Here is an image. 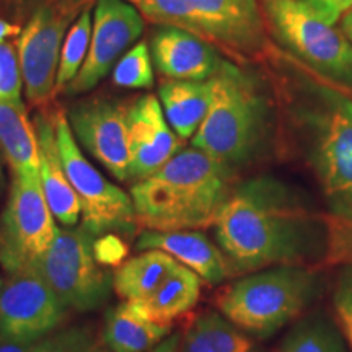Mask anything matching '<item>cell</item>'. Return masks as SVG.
<instances>
[{"label":"cell","mask_w":352,"mask_h":352,"mask_svg":"<svg viewBox=\"0 0 352 352\" xmlns=\"http://www.w3.org/2000/svg\"><path fill=\"white\" fill-rule=\"evenodd\" d=\"M305 2L310 3V6L320 13L321 19H324L328 21V23L334 25L333 12H331V2H329V0H305Z\"/></svg>","instance_id":"obj_32"},{"label":"cell","mask_w":352,"mask_h":352,"mask_svg":"<svg viewBox=\"0 0 352 352\" xmlns=\"http://www.w3.org/2000/svg\"><path fill=\"white\" fill-rule=\"evenodd\" d=\"M179 352H256V346L220 311L208 310L182 333Z\"/></svg>","instance_id":"obj_24"},{"label":"cell","mask_w":352,"mask_h":352,"mask_svg":"<svg viewBox=\"0 0 352 352\" xmlns=\"http://www.w3.org/2000/svg\"><path fill=\"white\" fill-rule=\"evenodd\" d=\"M126 2H132V3H134V6H138L139 0H126Z\"/></svg>","instance_id":"obj_39"},{"label":"cell","mask_w":352,"mask_h":352,"mask_svg":"<svg viewBox=\"0 0 352 352\" xmlns=\"http://www.w3.org/2000/svg\"><path fill=\"white\" fill-rule=\"evenodd\" d=\"M94 233L83 226L63 227L36 271L69 311H91L109 298L113 279L95 256Z\"/></svg>","instance_id":"obj_7"},{"label":"cell","mask_w":352,"mask_h":352,"mask_svg":"<svg viewBox=\"0 0 352 352\" xmlns=\"http://www.w3.org/2000/svg\"><path fill=\"white\" fill-rule=\"evenodd\" d=\"M315 165L334 217L352 223V101H338L324 118Z\"/></svg>","instance_id":"obj_14"},{"label":"cell","mask_w":352,"mask_h":352,"mask_svg":"<svg viewBox=\"0 0 352 352\" xmlns=\"http://www.w3.org/2000/svg\"><path fill=\"white\" fill-rule=\"evenodd\" d=\"M77 142L118 182H129L127 107L111 100H88L69 111Z\"/></svg>","instance_id":"obj_13"},{"label":"cell","mask_w":352,"mask_h":352,"mask_svg":"<svg viewBox=\"0 0 352 352\" xmlns=\"http://www.w3.org/2000/svg\"><path fill=\"white\" fill-rule=\"evenodd\" d=\"M39 139V179L47 206L63 227H77L82 217L80 201L70 184L60 160L56 139L54 116L39 113L34 118Z\"/></svg>","instance_id":"obj_18"},{"label":"cell","mask_w":352,"mask_h":352,"mask_svg":"<svg viewBox=\"0 0 352 352\" xmlns=\"http://www.w3.org/2000/svg\"><path fill=\"white\" fill-rule=\"evenodd\" d=\"M0 151L13 176L39 178V139L21 100H0Z\"/></svg>","instance_id":"obj_19"},{"label":"cell","mask_w":352,"mask_h":352,"mask_svg":"<svg viewBox=\"0 0 352 352\" xmlns=\"http://www.w3.org/2000/svg\"><path fill=\"white\" fill-rule=\"evenodd\" d=\"M21 87L19 52L12 43H0V100H21Z\"/></svg>","instance_id":"obj_28"},{"label":"cell","mask_w":352,"mask_h":352,"mask_svg":"<svg viewBox=\"0 0 352 352\" xmlns=\"http://www.w3.org/2000/svg\"><path fill=\"white\" fill-rule=\"evenodd\" d=\"M36 342L15 341L0 336V352H34Z\"/></svg>","instance_id":"obj_31"},{"label":"cell","mask_w":352,"mask_h":352,"mask_svg":"<svg viewBox=\"0 0 352 352\" xmlns=\"http://www.w3.org/2000/svg\"><path fill=\"white\" fill-rule=\"evenodd\" d=\"M178 261L162 250H145L127 259L113 276V289L121 300L148 297L178 267Z\"/></svg>","instance_id":"obj_23"},{"label":"cell","mask_w":352,"mask_h":352,"mask_svg":"<svg viewBox=\"0 0 352 352\" xmlns=\"http://www.w3.org/2000/svg\"><path fill=\"white\" fill-rule=\"evenodd\" d=\"M88 352H111V351H109L104 344H98V342L95 341L94 346L90 347V351H88Z\"/></svg>","instance_id":"obj_38"},{"label":"cell","mask_w":352,"mask_h":352,"mask_svg":"<svg viewBox=\"0 0 352 352\" xmlns=\"http://www.w3.org/2000/svg\"><path fill=\"white\" fill-rule=\"evenodd\" d=\"M279 352H346V346L331 321L310 316L287 334Z\"/></svg>","instance_id":"obj_25"},{"label":"cell","mask_w":352,"mask_h":352,"mask_svg":"<svg viewBox=\"0 0 352 352\" xmlns=\"http://www.w3.org/2000/svg\"><path fill=\"white\" fill-rule=\"evenodd\" d=\"M235 274L298 264L321 250L315 220L283 184L258 178L232 191L215 222Z\"/></svg>","instance_id":"obj_1"},{"label":"cell","mask_w":352,"mask_h":352,"mask_svg":"<svg viewBox=\"0 0 352 352\" xmlns=\"http://www.w3.org/2000/svg\"><path fill=\"white\" fill-rule=\"evenodd\" d=\"M212 80V101L192 147L228 166L243 164L256 152L266 131V104L254 82L223 60Z\"/></svg>","instance_id":"obj_4"},{"label":"cell","mask_w":352,"mask_h":352,"mask_svg":"<svg viewBox=\"0 0 352 352\" xmlns=\"http://www.w3.org/2000/svg\"><path fill=\"white\" fill-rule=\"evenodd\" d=\"M56 222L41 179L13 176L0 222V263L8 274L34 267L41 261L59 232Z\"/></svg>","instance_id":"obj_9"},{"label":"cell","mask_w":352,"mask_h":352,"mask_svg":"<svg viewBox=\"0 0 352 352\" xmlns=\"http://www.w3.org/2000/svg\"><path fill=\"white\" fill-rule=\"evenodd\" d=\"M21 30L19 25H13L10 21H6L0 19V43L6 41L7 38H13V36H20Z\"/></svg>","instance_id":"obj_34"},{"label":"cell","mask_w":352,"mask_h":352,"mask_svg":"<svg viewBox=\"0 0 352 352\" xmlns=\"http://www.w3.org/2000/svg\"><path fill=\"white\" fill-rule=\"evenodd\" d=\"M331 2V12H333V20L336 23L338 19L344 12H349L352 8V0H329Z\"/></svg>","instance_id":"obj_35"},{"label":"cell","mask_w":352,"mask_h":352,"mask_svg":"<svg viewBox=\"0 0 352 352\" xmlns=\"http://www.w3.org/2000/svg\"><path fill=\"white\" fill-rule=\"evenodd\" d=\"M341 32L352 43V8L346 13V16L341 21Z\"/></svg>","instance_id":"obj_36"},{"label":"cell","mask_w":352,"mask_h":352,"mask_svg":"<svg viewBox=\"0 0 352 352\" xmlns=\"http://www.w3.org/2000/svg\"><path fill=\"white\" fill-rule=\"evenodd\" d=\"M129 182L139 183L168 164L182 148V138L166 121L160 100L140 96L127 107Z\"/></svg>","instance_id":"obj_15"},{"label":"cell","mask_w":352,"mask_h":352,"mask_svg":"<svg viewBox=\"0 0 352 352\" xmlns=\"http://www.w3.org/2000/svg\"><path fill=\"white\" fill-rule=\"evenodd\" d=\"M56 139L60 160L80 201L82 226L94 235L104 232H132L138 227L131 195L118 184L108 182L83 155L67 116H54Z\"/></svg>","instance_id":"obj_8"},{"label":"cell","mask_w":352,"mask_h":352,"mask_svg":"<svg viewBox=\"0 0 352 352\" xmlns=\"http://www.w3.org/2000/svg\"><path fill=\"white\" fill-rule=\"evenodd\" d=\"M233 189L230 166L192 147L132 184L129 195L145 230H202L215 226Z\"/></svg>","instance_id":"obj_2"},{"label":"cell","mask_w":352,"mask_h":352,"mask_svg":"<svg viewBox=\"0 0 352 352\" xmlns=\"http://www.w3.org/2000/svg\"><path fill=\"white\" fill-rule=\"evenodd\" d=\"M76 10L65 3H44L21 30L19 60L26 96L33 104L44 103L56 91L60 51Z\"/></svg>","instance_id":"obj_11"},{"label":"cell","mask_w":352,"mask_h":352,"mask_svg":"<svg viewBox=\"0 0 352 352\" xmlns=\"http://www.w3.org/2000/svg\"><path fill=\"white\" fill-rule=\"evenodd\" d=\"M113 82L122 88L153 87V69L147 43H138L118 60L113 70Z\"/></svg>","instance_id":"obj_27"},{"label":"cell","mask_w":352,"mask_h":352,"mask_svg":"<svg viewBox=\"0 0 352 352\" xmlns=\"http://www.w3.org/2000/svg\"><path fill=\"white\" fill-rule=\"evenodd\" d=\"M264 20L294 54L352 87V43L305 0H259Z\"/></svg>","instance_id":"obj_6"},{"label":"cell","mask_w":352,"mask_h":352,"mask_svg":"<svg viewBox=\"0 0 352 352\" xmlns=\"http://www.w3.org/2000/svg\"><path fill=\"white\" fill-rule=\"evenodd\" d=\"M158 100L165 118L183 140L192 139L208 116L212 101V80H164L158 87Z\"/></svg>","instance_id":"obj_21"},{"label":"cell","mask_w":352,"mask_h":352,"mask_svg":"<svg viewBox=\"0 0 352 352\" xmlns=\"http://www.w3.org/2000/svg\"><path fill=\"white\" fill-rule=\"evenodd\" d=\"M91 26H94V15H91L90 8L87 7L83 8L78 19L74 21L64 38L59 70H57L56 91L64 90L80 72L87 59L88 47H90Z\"/></svg>","instance_id":"obj_26"},{"label":"cell","mask_w":352,"mask_h":352,"mask_svg":"<svg viewBox=\"0 0 352 352\" xmlns=\"http://www.w3.org/2000/svg\"><path fill=\"white\" fill-rule=\"evenodd\" d=\"M138 250H162L196 272L202 283L209 285L226 283L228 277L235 274L226 253L201 230L158 232L144 228L139 235Z\"/></svg>","instance_id":"obj_16"},{"label":"cell","mask_w":352,"mask_h":352,"mask_svg":"<svg viewBox=\"0 0 352 352\" xmlns=\"http://www.w3.org/2000/svg\"><path fill=\"white\" fill-rule=\"evenodd\" d=\"M144 32V16L124 0H98L94 10L90 47L78 76L64 88L69 96L90 91L108 76Z\"/></svg>","instance_id":"obj_12"},{"label":"cell","mask_w":352,"mask_h":352,"mask_svg":"<svg viewBox=\"0 0 352 352\" xmlns=\"http://www.w3.org/2000/svg\"><path fill=\"white\" fill-rule=\"evenodd\" d=\"M145 20L204 39L235 59H253L266 46L258 0H139Z\"/></svg>","instance_id":"obj_5"},{"label":"cell","mask_w":352,"mask_h":352,"mask_svg":"<svg viewBox=\"0 0 352 352\" xmlns=\"http://www.w3.org/2000/svg\"><path fill=\"white\" fill-rule=\"evenodd\" d=\"M171 334V328L160 327L140 316L129 302L108 311L103 329V344L111 352H151Z\"/></svg>","instance_id":"obj_22"},{"label":"cell","mask_w":352,"mask_h":352,"mask_svg":"<svg viewBox=\"0 0 352 352\" xmlns=\"http://www.w3.org/2000/svg\"><path fill=\"white\" fill-rule=\"evenodd\" d=\"M318 289L315 272L298 264L250 272L222 290L219 311L241 331L267 338L308 307Z\"/></svg>","instance_id":"obj_3"},{"label":"cell","mask_w":352,"mask_h":352,"mask_svg":"<svg viewBox=\"0 0 352 352\" xmlns=\"http://www.w3.org/2000/svg\"><path fill=\"white\" fill-rule=\"evenodd\" d=\"M67 311L36 267L10 272L0 290V336L38 342L57 331Z\"/></svg>","instance_id":"obj_10"},{"label":"cell","mask_w":352,"mask_h":352,"mask_svg":"<svg viewBox=\"0 0 352 352\" xmlns=\"http://www.w3.org/2000/svg\"><path fill=\"white\" fill-rule=\"evenodd\" d=\"M201 277L183 264H178L151 296L129 303L145 320L171 328L175 320L196 307L201 297Z\"/></svg>","instance_id":"obj_20"},{"label":"cell","mask_w":352,"mask_h":352,"mask_svg":"<svg viewBox=\"0 0 352 352\" xmlns=\"http://www.w3.org/2000/svg\"><path fill=\"white\" fill-rule=\"evenodd\" d=\"M85 2H88V0H63V3H65V6L70 7V8H74V10H76L77 7L83 6Z\"/></svg>","instance_id":"obj_37"},{"label":"cell","mask_w":352,"mask_h":352,"mask_svg":"<svg viewBox=\"0 0 352 352\" xmlns=\"http://www.w3.org/2000/svg\"><path fill=\"white\" fill-rule=\"evenodd\" d=\"M179 340H182V333L170 334L164 342H160L151 352H179Z\"/></svg>","instance_id":"obj_33"},{"label":"cell","mask_w":352,"mask_h":352,"mask_svg":"<svg viewBox=\"0 0 352 352\" xmlns=\"http://www.w3.org/2000/svg\"><path fill=\"white\" fill-rule=\"evenodd\" d=\"M94 342V336L88 329L67 328L38 341L34 352H88Z\"/></svg>","instance_id":"obj_29"},{"label":"cell","mask_w":352,"mask_h":352,"mask_svg":"<svg viewBox=\"0 0 352 352\" xmlns=\"http://www.w3.org/2000/svg\"><path fill=\"white\" fill-rule=\"evenodd\" d=\"M2 285H3V280H2V277H0V290H2Z\"/></svg>","instance_id":"obj_40"},{"label":"cell","mask_w":352,"mask_h":352,"mask_svg":"<svg viewBox=\"0 0 352 352\" xmlns=\"http://www.w3.org/2000/svg\"><path fill=\"white\" fill-rule=\"evenodd\" d=\"M204 39L173 26L153 34L152 57L158 72L171 80L204 82L212 78L223 60Z\"/></svg>","instance_id":"obj_17"},{"label":"cell","mask_w":352,"mask_h":352,"mask_svg":"<svg viewBox=\"0 0 352 352\" xmlns=\"http://www.w3.org/2000/svg\"><path fill=\"white\" fill-rule=\"evenodd\" d=\"M0 152H2V151H0Z\"/></svg>","instance_id":"obj_41"},{"label":"cell","mask_w":352,"mask_h":352,"mask_svg":"<svg viewBox=\"0 0 352 352\" xmlns=\"http://www.w3.org/2000/svg\"><path fill=\"white\" fill-rule=\"evenodd\" d=\"M333 307L342 336L352 349V264L338 276L333 292Z\"/></svg>","instance_id":"obj_30"}]
</instances>
